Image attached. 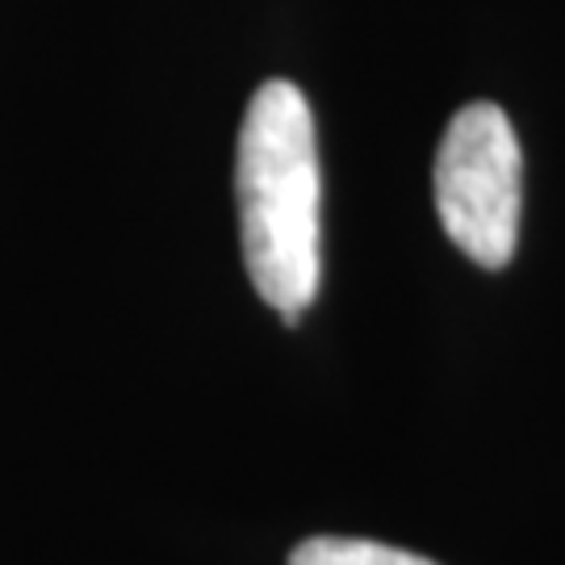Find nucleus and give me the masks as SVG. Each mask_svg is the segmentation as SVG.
Instances as JSON below:
<instances>
[{"label":"nucleus","mask_w":565,"mask_h":565,"mask_svg":"<svg viewBox=\"0 0 565 565\" xmlns=\"http://www.w3.org/2000/svg\"><path fill=\"white\" fill-rule=\"evenodd\" d=\"M289 565H436L382 541H361V536H315L294 548Z\"/></svg>","instance_id":"3"},{"label":"nucleus","mask_w":565,"mask_h":565,"mask_svg":"<svg viewBox=\"0 0 565 565\" xmlns=\"http://www.w3.org/2000/svg\"><path fill=\"white\" fill-rule=\"evenodd\" d=\"M235 202L247 277L294 327L323 281V172L302 88L268 81L247 105L235 151Z\"/></svg>","instance_id":"1"},{"label":"nucleus","mask_w":565,"mask_h":565,"mask_svg":"<svg viewBox=\"0 0 565 565\" xmlns=\"http://www.w3.org/2000/svg\"><path fill=\"white\" fill-rule=\"evenodd\" d=\"M431 189L445 235L469 260L503 268L515 256L524 214V151L499 105L473 102L448 121Z\"/></svg>","instance_id":"2"}]
</instances>
